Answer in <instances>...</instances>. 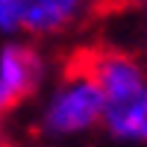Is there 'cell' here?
<instances>
[{
    "label": "cell",
    "mask_w": 147,
    "mask_h": 147,
    "mask_svg": "<svg viewBox=\"0 0 147 147\" xmlns=\"http://www.w3.org/2000/svg\"><path fill=\"white\" fill-rule=\"evenodd\" d=\"M82 65L94 77V82L100 85L106 103L129 100V97H136L147 88V68L132 53L100 50V53H91Z\"/></svg>",
    "instance_id": "3"
},
{
    "label": "cell",
    "mask_w": 147,
    "mask_h": 147,
    "mask_svg": "<svg viewBox=\"0 0 147 147\" xmlns=\"http://www.w3.org/2000/svg\"><path fill=\"white\" fill-rule=\"evenodd\" d=\"M24 32V0H0V35L15 38Z\"/></svg>",
    "instance_id": "6"
},
{
    "label": "cell",
    "mask_w": 147,
    "mask_h": 147,
    "mask_svg": "<svg viewBox=\"0 0 147 147\" xmlns=\"http://www.w3.org/2000/svg\"><path fill=\"white\" fill-rule=\"evenodd\" d=\"M103 129L118 144H144L147 147V88L129 100L106 103Z\"/></svg>",
    "instance_id": "5"
},
{
    "label": "cell",
    "mask_w": 147,
    "mask_h": 147,
    "mask_svg": "<svg viewBox=\"0 0 147 147\" xmlns=\"http://www.w3.org/2000/svg\"><path fill=\"white\" fill-rule=\"evenodd\" d=\"M44 74H47V62L38 53V47L9 38L0 47V115L12 112L30 94L38 91Z\"/></svg>",
    "instance_id": "2"
},
{
    "label": "cell",
    "mask_w": 147,
    "mask_h": 147,
    "mask_svg": "<svg viewBox=\"0 0 147 147\" xmlns=\"http://www.w3.org/2000/svg\"><path fill=\"white\" fill-rule=\"evenodd\" d=\"M103 112L106 97L100 85L85 65H80L44 94L35 115V129L47 141H74L103 127Z\"/></svg>",
    "instance_id": "1"
},
{
    "label": "cell",
    "mask_w": 147,
    "mask_h": 147,
    "mask_svg": "<svg viewBox=\"0 0 147 147\" xmlns=\"http://www.w3.org/2000/svg\"><path fill=\"white\" fill-rule=\"evenodd\" d=\"M88 0H24V32L47 38L62 35L82 18Z\"/></svg>",
    "instance_id": "4"
}]
</instances>
